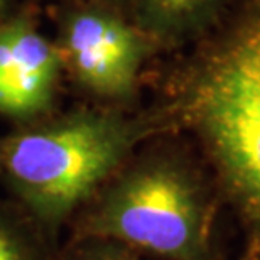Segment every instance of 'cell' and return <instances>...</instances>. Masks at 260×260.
<instances>
[{"mask_svg": "<svg viewBox=\"0 0 260 260\" xmlns=\"http://www.w3.org/2000/svg\"><path fill=\"white\" fill-rule=\"evenodd\" d=\"M171 123L201 144L245 233L240 260L260 257V2L198 58L176 91Z\"/></svg>", "mask_w": 260, "mask_h": 260, "instance_id": "cell-1", "label": "cell"}, {"mask_svg": "<svg viewBox=\"0 0 260 260\" xmlns=\"http://www.w3.org/2000/svg\"><path fill=\"white\" fill-rule=\"evenodd\" d=\"M168 113L125 115L118 108H76L19 125L0 137V181L56 237L150 135Z\"/></svg>", "mask_w": 260, "mask_h": 260, "instance_id": "cell-2", "label": "cell"}, {"mask_svg": "<svg viewBox=\"0 0 260 260\" xmlns=\"http://www.w3.org/2000/svg\"><path fill=\"white\" fill-rule=\"evenodd\" d=\"M216 198L184 155L130 157L73 216L70 238H105L154 260H215Z\"/></svg>", "mask_w": 260, "mask_h": 260, "instance_id": "cell-3", "label": "cell"}, {"mask_svg": "<svg viewBox=\"0 0 260 260\" xmlns=\"http://www.w3.org/2000/svg\"><path fill=\"white\" fill-rule=\"evenodd\" d=\"M56 25L64 71L81 91L112 105L134 100L155 44L125 12L96 2H64Z\"/></svg>", "mask_w": 260, "mask_h": 260, "instance_id": "cell-4", "label": "cell"}, {"mask_svg": "<svg viewBox=\"0 0 260 260\" xmlns=\"http://www.w3.org/2000/svg\"><path fill=\"white\" fill-rule=\"evenodd\" d=\"M63 58L30 12L0 20V115L25 125L53 113Z\"/></svg>", "mask_w": 260, "mask_h": 260, "instance_id": "cell-5", "label": "cell"}, {"mask_svg": "<svg viewBox=\"0 0 260 260\" xmlns=\"http://www.w3.org/2000/svg\"><path fill=\"white\" fill-rule=\"evenodd\" d=\"M228 0H130L127 15L155 46H179L205 34Z\"/></svg>", "mask_w": 260, "mask_h": 260, "instance_id": "cell-6", "label": "cell"}, {"mask_svg": "<svg viewBox=\"0 0 260 260\" xmlns=\"http://www.w3.org/2000/svg\"><path fill=\"white\" fill-rule=\"evenodd\" d=\"M53 235L17 201H0V260H54Z\"/></svg>", "mask_w": 260, "mask_h": 260, "instance_id": "cell-7", "label": "cell"}, {"mask_svg": "<svg viewBox=\"0 0 260 260\" xmlns=\"http://www.w3.org/2000/svg\"><path fill=\"white\" fill-rule=\"evenodd\" d=\"M54 260H149V257L105 238H70L66 248L56 253Z\"/></svg>", "mask_w": 260, "mask_h": 260, "instance_id": "cell-8", "label": "cell"}, {"mask_svg": "<svg viewBox=\"0 0 260 260\" xmlns=\"http://www.w3.org/2000/svg\"><path fill=\"white\" fill-rule=\"evenodd\" d=\"M63 2H96V4H105V5H110V7H115V9L122 10V12L127 14L130 0H63Z\"/></svg>", "mask_w": 260, "mask_h": 260, "instance_id": "cell-9", "label": "cell"}, {"mask_svg": "<svg viewBox=\"0 0 260 260\" xmlns=\"http://www.w3.org/2000/svg\"><path fill=\"white\" fill-rule=\"evenodd\" d=\"M15 0H0V20L14 12Z\"/></svg>", "mask_w": 260, "mask_h": 260, "instance_id": "cell-10", "label": "cell"}, {"mask_svg": "<svg viewBox=\"0 0 260 260\" xmlns=\"http://www.w3.org/2000/svg\"><path fill=\"white\" fill-rule=\"evenodd\" d=\"M257 260H260V257H258V258H257Z\"/></svg>", "mask_w": 260, "mask_h": 260, "instance_id": "cell-11", "label": "cell"}]
</instances>
